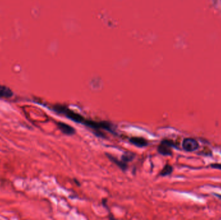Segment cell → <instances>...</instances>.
Instances as JSON below:
<instances>
[{"label": "cell", "instance_id": "6da1fadb", "mask_svg": "<svg viewBox=\"0 0 221 220\" xmlns=\"http://www.w3.org/2000/svg\"><path fill=\"white\" fill-rule=\"evenodd\" d=\"M174 146L173 142L168 140H164L161 141L159 145L157 150L159 153L164 156H169L172 154L171 147Z\"/></svg>", "mask_w": 221, "mask_h": 220}, {"label": "cell", "instance_id": "7a4b0ae2", "mask_svg": "<svg viewBox=\"0 0 221 220\" xmlns=\"http://www.w3.org/2000/svg\"><path fill=\"white\" fill-rule=\"evenodd\" d=\"M182 146L184 149L187 152H193L199 147V143L193 138H186L183 141Z\"/></svg>", "mask_w": 221, "mask_h": 220}, {"label": "cell", "instance_id": "3957f363", "mask_svg": "<svg viewBox=\"0 0 221 220\" xmlns=\"http://www.w3.org/2000/svg\"><path fill=\"white\" fill-rule=\"evenodd\" d=\"M57 125L58 129L60 130L62 133H63L64 134H66L68 136H71L75 134V129L74 128L70 125H69L63 122H58L57 123Z\"/></svg>", "mask_w": 221, "mask_h": 220}, {"label": "cell", "instance_id": "277c9868", "mask_svg": "<svg viewBox=\"0 0 221 220\" xmlns=\"http://www.w3.org/2000/svg\"><path fill=\"white\" fill-rule=\"evenodd\" d=\"M129 141H130L131 144L134 145L140 148L144 147V146L148 145V142H147V141L146 139H144V137H132L129 139Z\"/></svg>", "mask_w": 221, "mask_h": 220}, {"label": "cell", "instance_id": "5b68a950", "mask_svg": "<svg viewBox=\"0 0 221 220\" xmlns=\"http://www.w3.org/2000/svg\"><path fill=\"white\" fill-rule=\"evenodd\" d=\"M106 156H107V158L111 161L112 162H113L114 164H116L117 165L120 167V168L122 169V171H126L127 169V163H124L123 162H122V160H118L117 158H115L114 157H113V156H111L110 154H106Z\"/></svg>", "mask_w": 221, "mask_h": 220}, {"label": "cell", "instance_id": "8992f818", "mask_svg": "<svg viewBox=\"0 0 221 220\" xmlns=\"http://www.w3.org/2000/svg\"><path fill=\"white\" fill-rule=\"evenodd\" d=\"M13 96L12 90L6 86H0V98H10Z\"/></svg>", "mask_w": 221, "mask_h": 220}, {"label": "cell", "instance_id": "52a82bcc", "mask_svg": "<svg viewBox=\"0 0 221 220\" xmlns=\"http://www.w3.org/2000/svg\"><path fill=\"white\" fill-rule=\"evenodd\" d=\"M173 172V167L169 164H166L165 167L163 168L162 171L159 173V176H166L171 174Z\"/></svg>", "mask_w": 221, "mask_h": 220}, {"label": "cell", "instance_id": "ba28073f", "mask_svg": "<svg viewBox=\"0 0 221 220\" xmlns=\"http://www.w3.org/2000/svg\"><path fill=\"white\" fill-rule=\"evenodd\" d=\"M135 154L131 153V152H127L122 156L121 160L124 163H127L128 162H130L131 161V160H133V158H135Z\"/></svg>", "mask_w": 221, "mask_h": 220}, {"label": "cell", "instance_id": "9c48e42d", "mask_svg": "<svg viewBox=\"0 0 221 220\" xmlns=\"http://www.w3.org/2000/svg\"><path fill=\"white\" fill-rule=\"evenodd\" d=\"M211 166L213 168H217V169H220V170H221V164L215 163V164L211 165Z\"/></svg>", "mask_w": 221, "mask_h": 220}, {"label": "cell", "instance_id": "30bf717a", "mask_svg": "<svg viewBox=\"0 0 221 220\" xmlns=\"http://www.w3.org/2000/svg\"><path fill=\"white\" fill-rule=\"evenodd\" d=\"M218 197H219V198H220V199H221V196H220V195H217Z\"/></svg>", "mask_w": 221, "mask_h": 220}]
</instances>
